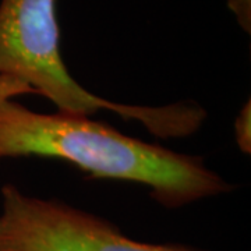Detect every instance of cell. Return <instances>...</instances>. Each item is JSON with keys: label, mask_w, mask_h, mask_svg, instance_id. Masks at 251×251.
Segmentation results:
<instances>
[{"label": "cell", "mask_w": 251, "mask_h": 251, "mask_svg": "<svg viewBox=\"0 0 251 251\" xmlns=\"http://www.w3.org/2000/svg\"><path fill=\"white\" fill-rule=\"evenodd\" d=\"M0 251H204L127 237L99 216L59 200L31 197L14 184L1 188Z\"/></svg>", "instance_id": "3"}, {"label": "cell", "mask_w": 251, "mask_h": 251, "mask_svg": "<svg viewBox=\"0 0 251 251\" xmlns=\"http://www.w3.org/2000/svg\"><path fill=\"white\" fill-rule=\"evenodd\" d=\"M28 156L70 162L92 179L143 184L166 208L233 190L200 156L144 143L90 116L39 113L14 98L0 97V161Z\"/></svg>", "instance_id": "1"}, {"label": "cell", "mask_w": 251, "mask_h": 251, "mask_svg": "<svg viewBox=\"0 0 251 251\" xmlns=\"http://www.w3.org/2000/svg\"><path fill=\"white\" fill-rule=\"evenodd\" d=\"M234 138L243 153H251V102L243 105L234 120Z\"/></svg>", "instance_id": "4"}, {"label": "cell", "mask_w": 251, "mask_h": 251, "mask_svg": "<svg viewBox=\"0 0 251 251\" xmlns=\"http://www.w3.org/2000/svg\"><path fill=\"white\" fill-rule=\"evenodd\" d=\"M227 6L232 10L240 27L250 34L251 32V0H227Z\"/></svg>", "instance_id": "5"}, {"label": "cell", "mask_w": 251, "mask_h": 251, "mask_svg": "<svg viewBox=\"0 0 251 251\" xmlns=\"http://www.w3.org/2000/svg\"><path fill=\"white\" fill-rule=\"evenodd\" d=\"M0 75L20 82L28 94L50 99L59 112L91 116L106 109L141 123L162 138L191 135L206 117L205 110L193 102L128 105L98 97L80 85L62 59L56 0H1Z\"/></svg>", "instance_id": "2"}]
</instances>
